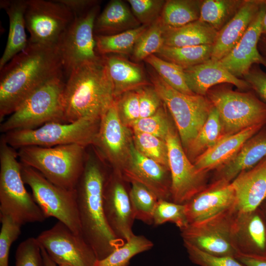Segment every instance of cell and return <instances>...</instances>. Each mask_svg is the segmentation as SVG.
<instances>
[{"label": "cell", "instance_id": "cell-43", "mask_svg": "<svg viewBox=\"0 0 266 266\" xmlns=\"http://www.w3.org/2000/svg\"><path fill=\"white\" fill-rule=\"evenodd\" d=\"M0 266H8L11 246L21 233L22 225L10 216L0 214Z\"/></svg>", "mask_w": 266, "mask_h": 266}, {"label": "cell", "instance_id": "cell-50", "mask_svg": "<svg viewBox=\"0 0 266 266\" xmlns=\"http://www.w3.org/2000/svg\"><path fill=\"white\" fill-rule=\"evenodd\" d=\"M66 6L73 14L74 17L79 16L98 4L94 0H58Z\"/></svg>", "mask_w": 266, "mask_h": 266}, {"label": "cell", "instance_id": "cell-24", "mask_svg": "<svg viewBox=\"0 0 266 266\" xmlns=\"http://www.w3.org/2000/svg\"><path fill=\"white\" fill-rule=\"evenodd\" d=\"M265 127L246 141L231 160L216 169L213 182L231 183L240 173L253 168L266 157Z\"/></svg>", "mask_w": 266, "mask_h": 266}, {"label": "cell", "instance_id": "cell-22", "mask_svg": "<svg viewBox=\"0 0 266 266\" xmlns=\"http://www.w3.org/2000/svg\"><path fill=\"white\" fill-rule=\"evenodd\" d=\"M266 0H244L234 16L218 32L210 60L219 61L242 38Z\"/></svg>", "mask_w": 266, "mask_h": 266}, {"label": "cell", "instance_id": "cell-16", "mask_svg": "<svg viewBox=\"0 0 266 266\" xmlns=\"http://www.w3.org/2000/svg\"><path fill=\"white\" fill-rule=\"evenodd\" d=\"M122 175L116 172L107 178L103 193L104 216L110 230L118 239L126 241L134 234L135 220L128 192Z\"/></svg>", "mask_w": 266, "mask_h": 266}, {"label": "cell", "instance_id": "cell-8", "mask_svg": "<svg viewBox=\"0 0 266 266\" xmlns=\"http://www.w3.org/2000/svg\"><path fill=\"white\" fill-rule=\"evenodd\" d=\"M100 120L81 119L72 123L52 122L34 129L14 130L1 137L14 149L28 146L54 147L78 144L93 145Z\"/></svg>", "mask_w": 266, "mask_h": 266}, {"label": "cell", "instance_id": "cell-38", "mask_svg": "<svg viewBox=\"0 0 266 266\" xmlns=\"http://www.w3.org/2000/svg\"><path fill=\"white\" fill-rule=\"evenodd\" d=\"M164 30L160 17L148 27L138 39L132 53L135 61L144 60L158 52L164 45Z\"/></svg>", "mask_w": 266, "mask_h": 266}, {"label": "cell", "instance_id": "cell-49", "mask_svg": "<svg viewBox=\"0 0 266 266\" xmlns=\"http://www.w3.org/2000/svg\"><path fill=\"white\" fill-rule=\"evenodd\" d=\"M261 99L266 103V72L258 66H252L243 77Z\"/></svg>", "mask_w": 266, "mask_h": 266}, {"label": "cell", "instance_id": "cell-2", "mask_svg": "<svg viewBox=\"0 0 266 266\" xmlns=\"http://www.w3.org/2000/svg\"><path fill=\"white\" fill-rule=\"evenodd\" d=\"M107 178L102 166L89 156L74 189L82 236L97 260L103 259L125 242L113 234L104 216L103 193Z\"/></svg>", "mask_w": 266, "mask_h": 266}, {"label": "cell", "instance_id": "cell-14", "mask_svg": "<svg viewBox=\"0 0 266 266\" xmlns=\"http://www.w3.org/2000/svg\"><path fill=\"white\" fill-rule=\"evenodd\" d=\"M166 141L171 177L170 200L185 204L207 187V173L199 171L189 159L172 126Z\"/></svg>", "mask_w": 266, "mask_h": 266}, {"label": "cell", "instance_id": "cell-20", "mask_svg": "<svg viewBox=\"0 0 266 266\" xmlns=\"http://www.w3.org/2000/svg\"><path fill=\"white\" fill-rule=\"evenodd\" d=\"M266 10V2L239 42L227 55L218 61L236 77H243L255 65L261 64L266 67V59L259 49Z\"/></svg>", "mask_w": 266, "mask_h": 266}, {"label": "cell", "instance_id": "cell-12", "mask_svg": "<svg viewBox=\"0 0 266 266\" xmlns=\"http://www.w3.org/2000/svg\"><path fill=\"white\" fill-rule=\"evenodd\" d=\"M74 18L72 12L58 0H27L25 20L30 34L29 41L57 46Z\"/></svg>", "mask_w": 266, "mask_h": 266}, {"label": "cell", "instance_id": "cell-1", "mask_svg": "<svg viewBox=\"0 0 266 266\" xmlns=\"http://www.w3.org/2000/svg\"><path fill=\"white\" fill-rule=\"evenodd\" d=\"M0 71L1 122L37 88L64 73L57 46L30 41Z\"/></svg>", "mask_w": 266, "mask_h": 266}, {"label": "cell", "instance_id": "cell-6", "mask_svg": "<svg viewBox=\"0 0 266 266\" xmlns=\"http://www.w3.org/2000/svg\"><path fill=\"white\" fill-rule=\"evenodd\" d=\"M65 85L63 74L41 85L1 123L0 132L34 129L52 122L64 123Z\"/></svg>", "mask_w": 266, "mask_h": 266}, {"label": "cell", "instance_id": "cell-10", "mask_svg": "<svg viewBox=\"0 0 266 266\" xmlns=\"http://www.w3.org/2000/svg\"><path fill=\"white\" fill-rule=\"evenodd\" d=\"M21 175L24 183L31 188L35 201L46 217H55L74 233L82 236L75 190L57 186L35 169L22 163Z\"/></svg>", "mask_w": 266, "mask_h": 266}, {"label": "cell", "instance_id": "cell-51", "mask_svg": "<svg viewBox=\"0 0 266 266\" xmlns=\"http://www.w3.org/2000/svg\"><path fill=\"white\" fill-rule=\"evenodd\" d=\"M236 258L245 266H266V258L238 255Z\"/></svg>", "mask_w": 266, "mask_h": 266}, {"label": "cell", "instance_id": "cell-34", "mask_svg": "<svg viewBox=\"0 0 266 266\" xmlns=\"http://www.w3.org/2000/svg\"><path fill=\"white\" fill-rule=\"evenodd\" d=\"M223 136L222 127L219 114L216 108L212 106L206 121L185 152L189 159L193 163Z\"/></svg>", "mask_w": 266, "mask_h": 266}, {"label": "cell", "instance_id": "cell-31", "mask_svg": "<svg viewBox=\"0 0 266 266\" xmlns=\"http://www.w3.org/2000/svg\"><path fill=\"white\" fill-rule=\"evenodd\" d=\"M202 0H167L160 18L165 27L176 28L199 20Z\"/></svg>", "mask_w": 266, "mask_h": 266}, {"label": "cell", "instance_id": "cell-39", "mask_svg": "<svg viewBox=\"0 0 266 266\" xmlns=\"http://www.w3.org/2000/svg\"><path fill=\"white\" fill-rule=\"evenodd\" d=\"M144 61L150 65L161 78L176 90L188 95L194 94L188 87L185 80L184 69L166 61L155 54H153Z\"/></svg>", "mask_w": 266, "mask_h": 266}, {"label": "cell", "instance_id": "cell-46", "mask_svg": "<svg viewBox=\"0 0 266 266\" xmlns=\"http://www.w3.org/2000/svg\"><path fill=\"white\" fill-rule=\"evenodd\" d=\"M15 266H44L36 238L30 237L20 243L16 251Z\"/></svg>", "mask_w": 266, "mask_h": 266}, {"label": "cell", "instance_id": "cell-37", "mask_svg": "<svg viewBox=\"0 0 266 266\" xmlns=\"http://www.w3.org/2000/svg\"><path fill=\"white\" fill-rule=\"evenodd\" d=\"M129 194L135 219L153 224L154 212L159 200L156 195L144 185L132 183Z\"/></svg>", "mask_w": 266, "mask_h": 266}, {"label": "cell", "instance_id": "cell-3", "mask_svg": "<svg viewBox=\"0 0 266 266\" xmlns=\"http://www.w3.org/2000/svg\"><path fill=\"white\" fill-rule=\"evenodd\" d=\"M67 76L63 94L64 123L100 120L116 99L103 57L77 67Z\"/></svg>", "mask_w": 266, "mask_h": 266}, {"label": "cell", "instance_id": "cell-11", "mask_svg": "<svg viewBox=\"0 0 266 266\" xmlns=\"http://www.w3.org/2000/svg\"><path fill=\"white\" fill-rule=\"evenodd\" d=\"M100 7L97 4L74 17L57 45L64 72L68 76L77 67L101 58L96 49L94 26Z\"/></svg>", "mask_w": 266, "mask_h": 266}, {"label": "cell", "instance_id": "cell-36", "mask_svg": "<svg viewBox=\"0 0 266 266\" xmlns=\"http://www.w3.org/2000/svg\"><path fill=\"white\" fill-rule=\"evenodd\" d=\"M153 246V243L144 236L134 234L108 256L97 260L94 266H128L133 257Z\"/></svg>", "mask_w": 266, "mask_h": 266}, {"label": "cell", "instance_id": "cell-23", "mask_svg": "<svg viewBox=\"0 0 266 266\" xmlns=\"http://www.w3.org/2000/svg\"><path fill=\"white\" fill-rule=\"evenodd\" d=\"M184 72L186 83L195 94L206 96L209 89L222 83L231 84L241 90L251 89L247 81L233 75L218 61L210 59Z\"/></svg>", "mask_w": 266, "mask_h": 266}, {"label": "cell", "instance_id": "cell-25", "mask_svg": "<svg viewBox=\"0 0 266 266\" xmlns=\"http://www.w3.org/2000/svg\"><path fill=\"white\" fill-rule=\"evenodd\" d=\"M237 212L259 207L266 198V157L253 168L240 173L232 182Z\"/></svg>", "mask_w": 266, "mask_h": 266}, {"label": "cell", "instance_id": "cell-55", "mask_svg": "<svg viewBox=\"0 0 266 266\" xmlns=\"http://www.w3.org/2000/svg\"><path fill=\"white\" fill-rule=\"evenodd\" d=\"M259 207L262 210L266 220V198L264 200V201L261 204Z\"/></svg>", "mask_w": 266, "mask_h": 266}, {"label": "cell", "instance_id": "cell-4", "mask_svg": "<svg viewBox=\"0 0 266 266\" xmlns=\"http://www.w3.org/2000/svg\"><path fill=\"white\" fill-rule=\"evenodd\" d=\"M86 147L78 144L28 146L18 149L17 153L22 164L35 169L53 184L74 190L84 168Z\"/></svg>", "mask_w": 266, "mask_h": 266}, {"label": "cell", "instance_id": "cell-45", "mask_svg": "<svg viewBox=\"0 0 266 266\" xmlns=\"http://www.w3.org/2000/svg\"><path fill=\"white\" fill-rule=\"evenodd\" d=\"M119 118L127 127L132 125L140 118L138 95L136 90L128 91L115 99Z\"/></svg>", "mask_w": 266, "mask_h": 266}, {"label": "cell", "instance_id": "cell-48", "mask_svg": "<svg viewBox=\"0 0 266 266\" xmlns=\"http://www.w3.org/2000/svg\"><path fill=\"white\" fill-rule=\"evenodd\" d=\"M140 109V118L153 115L163 105V102L154 87L145 86L136 90Z\"/></svg>", "mask_w": 266, "mask_h": 266}, {"label": "cell", "instance_id": "cell-18", "mask_svg": "<svg viewBox=\"0 0 266 266\" xmlns=\"http://www.w3.org/2000/svg\"><path fill=\"white\" fill-rule=\"evenodd\" d=\"M125 181L140 183L154 193L159 200H170L171 177L169 170L144 156L130 145L128 161L120 173Z\"/></svg>", "mask_w": 266, "mask_h": 266}, {"label": "cell", "instance_id": "cell-19", "mask_svg": "<svg viewBox=\"0 0 266 266\" xmlns=\"http://www.w3.org/2000/svg\"><path fill=\"white\" fill-rule=\"evenodd\" d=\"M185 204L189 224L236 210V196L232 183L220 181L213 182Z\"/></svg>", "mask_w": 266, "mask_h": 266}, {"label": "cell", "instance_id": "cell-17", "mask_svg": "<svg viewBox=\"0 0 266 266\" xmlns=\"http://www.w3.org/2000/svg\"><path fill=\"white\" fill-rule=\"evenodd\" d=\"M128 129L119 118L115 101L101 118L93 144L119 173L128 161L132 141Z\"/></svg>", "mask_w": 266, "mask_h": 266}, {"label": "cell", "instance_id": "cell-44", "mask_svg": "<svg viewBox=\"0 0 266 266\" xmlns=\"http://www.w3.org/2000/svg\"><path fill=\"white\" fill-rule=\"evenodd\" d=\"M132 11L142 25L149 26L161 16L166 0H128Z\"/></svg>", "mask_w": 266, "mask_h": 266}, {"label": "cell", "instance_id": "cell-29", "mask_svg": "<svg viewBox=\"0 0 266 266\" xmlns=\"http://www.w3.org/2000/svg\"><path fill=\"white\" fill-rule=\"evenodd\" d=\"M141 25L125 2L120 0H112L97 16L94 33L95 35H109Z\"/></svg>", "mask_w": 266, "mask_h": 266}, {"label": "cell", "instance_id": "cell-35", "mask_svg": "<svg viewBox=\"0 0 266 266\" xmlns=\"http://www.w3.org/2000/svg\"><path fill=\"white\" fill-rule=\"evenodd\" d=\"M244 1L202 0L199 20L208 24L218 32L234 16Z\"/></svg>", "mask_w": 266, "mask_h": 266}, {"label": "cell", "instance_id": "cell-21", "mask_svg": "<svg viewBox=\"0 0 266 266\" xmlns=\"http://www.w3.org/2000/svg\"><path fill=\"white\" fill-rule=\"evenodd\" d=\"M233 237L239 254L266 258V220L260 207L248 212L236 211Z\"/></svg>", "mask_w": 266, "mask_h": 266}, {"label": "cell", "instance_id": "cell-40", "mask_svg": "<svg viewBox=\"0 0 266 266\" xmlns=\"http://www.w3.org/2000/svg\"><path fill=\"white\" fill-rule=\"evenodd\" d=\"M133 140L135 148L141 154L169 169L166 140L149 133L134 131Z\"/></svg>", "mask_w": 266, "mask_h": 266}, {"label": "cell", "instance_id": "cell-9", "mask_svg": "<svg viewBox=\"0 0 266 266\" xmlns=\"http://www.w3.org/2000/svg\"><path fill=\"white\" fill-rule=\"evenodd\" d=\"M206 97L219 114L223 136L266 125V103L251 92L221 86L209 89Z\"/></svg>", "mask_w": 266, "mask_h": 266}, {"label": "cell", "instance_id": "cell-41", "mask_svg": "<svg viewBox=\"0 0 266 266\" xmlns=\"http://www.w3.org/2000/svg\"><path fill=\"white\" fill-rule=\"evenodd\" d=\"M166 222L174 224L181 230L188 225L185 204L168 200H159L153 215V225L159 226Z\"/></svg>", "mask_w": 266, "mask_h": 266}, {"label": "cell", "instance_id": "cell-27", "mask_svg": "<svg viewBox=\"0 0 266 266\" xmlns=\"http://www.w3.org/2000/svg\"><path fill=\"white\" fill-rule=\"evenodd\" d=\"M27 0H2L0 7L9 19V28L6 44L0 59L1 69L15 56L27 46L29 40L26 33L25 12Z\"/></svg>", "mask_w": 266, "mask_h": 266}, {"label": "cell", "instance_id": "cell-56", "mask_svg": "<svg viewBox=\"0 0 266 266\" xmlns=\"http://www.w3.org/2000/svg\"><path fill=\"white\" fill-rule=\"evenodd\" d=\"M70 266L66 265H60V266Z\"/></svg>", "mask_w": 266, "mask_h": 266}, {"label": "cell", "instance_id": "cell-42", "mask_svg": "<svg viewBox=\"0 0 266 266\" xmlns=\"http://www.w3.org/2000/svg\"><path fill=\"white\" fill-rule=\"evenodd\" d=\"M164 103L152 115L140 118L131 127L133 131L145 133L166 140L171 125L168 121Z\"/></svg>", "mask_w": 266, "mask_h": 266}, {"label": "cell", "instance_id": "cell-32", "mask_svg": "<svg viewBox=\"0 0 266 266\" xmlns=\"http://www.w3.org/2000/svg\"><path fill=\"white\" fill-rule=\"evenodd\" d=\"M213 45L171 47L164 45L157 53L158 57L185 69L211 59Z\"/></svg>", "mask_w": 266, "mask_h": 266}, {"label": "cell", "instance_id": "cell-54", "mask_svg": "<svg viewBox=\"0 0 266 266\" xmlns=\"http://www.w3.org/2000/svg\"><path fill=\"white\" fill-rule=\"evenodd\" d=\"M261 34L262 37L266 38V10L263 18Z\"/></svg>", "mask_w": 266, "mask_h": 266}, {"label": "cell", "instance_id": "cell-26", "mask_svg": "<svg viewBox=\"0 0 266 266\" xmlns=\"http://www.w3.org/2000/svg\"><path fill=\"white\" fill-rule=\"evenodd\" d=\"M266 125L254 126L239 132L223 136L214 146L193 163L200 171L208 173L231 160L250 138Z\"/></svg>", "mask_w": 266, "mask_h": 266}, {"label": "cell", "instance_id": "cell-13", "mask_svg": "<svg viewBox=\"0 0 266 266\" xmlns=\"http://www.w3.org/2000/svg\"><path fill=\"white\" fill-rule=\"evenodd\" d=\"M236 212L233 210L200 223L189 224L180 230L183 241L211 255L236 258L239 254L233 237Z\"/></svg>", "mask_w": 266, "mask_h": 266}, {"label": "cell", "instance_id": "cell-28", "mask_svg": "<svg viewBox=\"0 0 266 266\" xmlns=\"http://www.w3.org/2000/svg\"><path fill=\"white\" fill-rule=\"evenodd\" d=\"M112 80L115 99L128 91L148 85L142 68L119 55L102 56Z\"/></svg>", "mask_w": 266, "mask_h": 266}, {"label": "cell", "instance_id": "cell-53", "mask_svg": "<svg viewBox=\"0 0 266 266\" xmlns=\"http://www.w3.org/2000/svg\"><path fill=\"white\" fill-rule=\"evenodd\" d=\"M259 49L261 54L266 59V38L261 37L259 43Z\"/></svg>", "mask_w": 266, "mask_h": 266}, {"label": "cell", "instance_id": "cell-15", "mask_svg": "<svg viewBox=\"0 0 266 266\" xmlns=\"http://www.w3.org/2000/svg\"><path fill=\"white\" fill-rule=\"evenodd\" d=\"M36 239L58 266H94L97 260L93 250L83 237L61 222L41 232Z\"/></svg>", "mask_w": 266, "mask_h": 266}, {"label": "cell", "instance_id": "cell-30", "mask_svg": "<svg viewBox=\"0 0 266 266\" xmlns=\"http://www.w3.org/2000/svg\"><path fill=\"white\" fill-rule=\"evenodd\" d=\"M218 32L199 20L176 28L165 27L164 45L186 47L212 45Z\"/></svg>", "mask_w": 266, "mask_h": 266}, {"label": "cell", "instance_id": "cell-5", "mask_svg": "<svg viewBox=\"0 0 266 266\" xmlns=\"http://www.w3.org/2000/svg\"><path fill=\"white\" fill-rule=\"evenodd\" d=\"M17 151L1 137L0 141V214L21 225L42 222L46 216L27 191Z\"/></svg>", "mask_w": 266, "mask_h": 266}, {"label": "cell", "instance_id": "cell-7", "mask_svg": "<svg viewBox=\"0 0 266 266\" xmlns=\"http://www.w3.org/2000/svg\"><path fill=\"white\" fill-rule=\"evenodd\" d=\"M149 74L152 86L174 120L186 152L206 121L213 105L206 96L185 94L173 89L154 70Z\"/></svg>", "mask_w": 266, "mask_h": 266}, {"label": "cell", "instance_id": "cell-52", "mask_svg": "<svg viewBox=\"0 0 266 266\" xmlns=\"http://www.w3.org/2000/svg\"><path fill=\"white\" fill-rule=\"evenodd\" d=\"M41 252L44 266H57V265L50 258L45 250L40 245Z\"/></svg>", "mask_w": 266, "mask_h": 266}, {"label": "cell", "instance_id": "cell-47", "mask_svg": "<svg viewBox=\"0 0 266 266\" xmlns=\"http://www.w3.org/2000/svg\"><path fill=\"white\" fill-rule=\"evenodd\" d=\"M183 243L190 261L199 266H245L235 257L211 255L188 242L183 241Z\"/></svg>", "mask_w": 266, "mask_h": 266}, {"label": "cell", "instance_id": "cell-33", "mask_svg": "<svg viewBox=\"0 0 266 266\" xmlns=\"http://www.w3.org/2000/svg\"><path fill=\"white\" fill-rule=\"evenodd\" d=\"M149 26L141 25L135 29L112 35H96L98 54L103 56L132 53L138 39Z\"/></svg>", "mask_w": 266, "mask_h": 266}]
</instances>
